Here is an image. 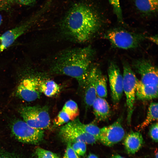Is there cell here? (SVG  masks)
<instances>
[{"mask_svg": "<svg viewBox=\"0 0 158 158\" xmlns=\"http://www.w3.org/2000/svg\"><path fill=\"white\" fill-rule=\"evenodd\" d=\"M2 22V17L1 15L0 14V28Z\"/></svg>", "mask_w": 158, "mask_h": 158, "instance_id": "cell-35", "label": "cell"}, {"mask_svg": "<svg viewBox=\"0 0 158 158\" xmlns=\"http://www.w3.org/2000/svg\"><path fill=\"white\" fill-rule=\"evenodd\" d=\"M158 118V106L157 102L151 103L148 107L146 118L137 128L142 129L146 127L152 122L157 121Z\"/></svg>", "mask_w": 158, "mask_h": 158, "instance_id": "cell-18", "label": "cell"}, {"mask_svg": "<svg viewBox=\"0 0 158 158\" xmlns=\"http://www.w3.org/2000/svg\"><path fill=\"white\" fill-rule=\"evenodd\" d=\"M8 5L6 0H0V11L5 10Z\"/></svg>", "mask_w": 158, "mask_h": 158, "instance_id": "cell-29", "label": "cell"}, {"mask_svg": "<svg viewBox=\"0 0 158 158\" xmlns=\"http://www.w3.org/2000/svg\"><path fill=\"white\" fill-rule=\"evenodd\" d=\"M100 26L99 19L97 15L88 6L79 3L72 6L62 23L65 33L80 42L90 39Z\"/></svg>", "mask_w": 158, "mask_h": 158, "instance_id": "cell-2", "label": "cell"}, {"mask_svg": "<svg viewBox=\"0 0 158 158\" xmlns=\"http://www.w3.org/2000/svg\"><path fill=\"white\" fill-rule=\"evenodd\" d=\"M133 67L140 75L142 83L146 85L158 86V68L149 60L144 59L135 60Z\"/></svg>", "mask_w": 158, "mask_h": 158, "instance_id": "cell-8", "label": "cell"}, {"mask_svg": "<svg viewBox=\"0 0 158 158\" xmlns=\"http://www.w3.org/2000/svg\"><path fill=\"white\" fill-rule=\"evenodd\" d=\"M155 156L156 158H158V152L157 151L155 153Z\"/></svg>", "mask_w": 158, "mask_h": 158, "instance_id": "cell-36", "label": "cell"}, {"mask_svg": "<svg viewBox=\"0 0 158 158\" xmlns=\"http://www.w3.org/2000/svg\"><path fill=\"white\" fill-rule=\"evenodd\" d=\"M143 143L142 134L139 132L132 131L126 136L124 145L127 152L134 154L141 147Z\"/></svg>", "mask_w": 158, "mask_h": 158, "instance_id": "cell-15", "label": "cell"}, {"mask_svg": "<svg viewBox=\"0 0 158 158\" xmlns=\"http://www.w3.org/2000/svg\"><path fill=\"white\" fill-rule=\"evenodd\" d=\"M92 106L96 121H104L108 119L111 111L110 106L105 98L97 97Z\"/></svg>", "mask_w": 158, "mask_h": 158, "instance_id": "cell-13", "label": "cell"}, {"mask_svg": "<svg viewBox=\"0 0 158 158\" xmlns=\"http://www.w3.org/2000/svg\"><path fill=\"white\" fill-rule=\"evenodd\" d=\"M0 158H18L17 157L8 154H0Z\"/></svg>", "mask_w": 158, "mask_h": 158, "instance_id": "cell-31", "label": "cell"}, {"mask_svg": "<svg viewBox=\"0 0 158 158\" xmlns=\"http://www.w3.org/2000/svg\"><path fill=\"white\" fill-rule=\"evenodd\" d=\"M20 112L23 120L32 127L43 130L51 125L48 109L46 106H25Z\"/></svg>", "mask_w": 158, "mask_h": 158, "instance_id": "cell-3", "label": "cell"}, {"mask_svg": "<svg viewBox=\"0 0 158 158\" xmlns=\"http://www.w3.org/2000/svg\"><path fill=\"white\" fill-rule=\"evenodd\" d=\"M123 89L126 98L127 121L128 124L130 125L134 110L136 86L139 80L127 62L123 63Z\"/></svg>", "mask_w": 158, "mask_h": 158, "instance_id": "cell-4", "label": "cell"}, {"mask_svg": "<svg viewBox=\"0 0 158 158\" xmlns=\"http://www.w3.org/2000/svg\"><path fill=\"white\" fill-rule=\"evenodd\" d=\"M63 158H80L73 150L70 143H67Z\"/></svg>", "mask_w": 158, "mask_h": 158, "instance_id": "cell-26", "label": "cell"}, {"mask_svg": "<svg viewBox=\"0 0 158 158\" xmlns=\"http://www.w3.org/2000/svg\"><path fill=\"white\" fill-rule=\"evenodd\" d=\"M147 39H149L150 41L154 43L157 44V36H153L147 37Z\"/></svg>", "mask_w": 158, "mask_h": 158, "instance_id": "cell-30", "label": "cell"}, {"mask_svg": "<svg viewBox=\"0 0 158 158\" xmlns=\"http://www.w3.org/2000/svg\"><path fill=\"white\" fill-rule=\"evenodd\" d=\"M122 118H118L111 124L100 128L99 140L104 145L111 147L121 141L125 135Z\"/></svg>", "mask_w": 158, "mask_h": 158, "instance_id": "cell-9", "label": "cell"}, {"mask_svg": "<svg viewBox=\"0 0 158 158\" xmlns=\"http://www.w3.org/2000/svg\"><path fill=\"white\" fill-rule=\"evenodd\" d=\"M35 152L38 158H60L56 154L40 147L36 148Z\"/></svg>", "mask_w": 158, "mask_h": 158, "instance_id": "cell-25", "label": "cell"}, {"mask_svg": "<svg viewBox=\"0 0 158 158\" xmlns=\"http://www.w3.org/2000/svg\"><path fill=\"white\" fill-rule=\"evenodd\" d=\"M71 144L72 148L78 156H83L85 155L86 151L85 143L82 141H78Z\"/></svg>", "mask_w": 158, "mask_h": 158, "instance_id": "cell-24", "label": "cell"}, {"mask_svg": "<svg viewBox=\"0 0 158 158\" xmlns=\"http://www.w3.org/2000/svg\"><path fill=\"white\" fill-rule=\"evenodd\" d=\"M109 85L112 101L114 104L118 103L123 92V75L116 63L111 62L108 69Z\"/></svg>", "mask_w": 158, "mask_h": 158, "instance_id": "cell-11", "label": "cell"}, {"mask_svg": "<svg viewBox=\"0 0 158 158\" xmlns=\"http://www.w3.org/2000/svg\"><path fill=\"white\" fill-rule=\"evenodd\" d=\"M112 6L114 13L118 21L121 23L123 22V15L119 0H108Z\"/></svg>", "mask_w": 158, "mask_h": 158, "instance_id": "cell-23", "label": "cell"}, {"mask_svg": "<svg viewBox=\"0 0 158 158\" xmlns=\"http://www.w3.org/2000/svg\"><path fill=\"white\" fill-rule=\"evenodd\" d=\"M94 53L90 46L65 51L55 59L50 71L74 78L83 87L92 67Z\"/></svg>", "mask_w": 158, "mask_h": 158, "instance_id": "cell-1", "label": "cell"}, {"mask_svg": "<svg viewBox=\"0 0 158 158\" xmlns=\"http://www.w3.org/2000/svg\"><path fill=\"white\" fill-rule=\"evenodd\" d=\"M137 9L145 14H152L157 11L158 0H134Z\"/></svg>", "mask_w": 158, "mask_h": 158, "instance_id": "cell-17", "label": "cell"}, {"mask_svg": "<svg viewBox=\"0 0 158 158\" xmlns=\"http://www.w3.org/2000/svg\"><path fill=\"white\" fill-rule=\"evenodd\" d=\"M99 69L97 67H92L83 87L84 90V101L86 109L91 107L97 97L96 83Z\"/></svg>", "mask_w": 158, "mask_h": 158, "instance_id": "cell-12", "label": "cell"}, {"mask_svg": "<svg viewBox=\"0 0 158 158\" xmlns=\"http://www.w3.org/2000/svg\"><path fill=\"white\" fill-rule=\"evenodd\" d=\"M6 1L8 5H9L12 4L14 1V0H6Z\"/></svg>", "mask_w": 158, "mask_h": 158, "instance_id": "cell-34", "label": "cell"}, {"mask_svg": "<svg viewBox=\"0 0 158 158\" xmlns=\"http://www.w3.org/2000/svg\"><path fill=\"white\" fill-rule=\"evenodd\" d=\"M11 130L17 139L27 143H38L43 140L44 135L43 130L32 127L23 120L14 121L12 125Z\"/></svg>", "mask_w": 158, "mask_h": 158, "instance_id": "cell-6", "label": "cell"}, {"mask_svg": "<svg viewBox=\"0 0 158 158\" xmlns=\"http://www.w3.org/2000/svg\"><path fill=\"white\" fill-rule=\"evenodd\" d=\"M158 90V86L145 85L138 80L136 86L135 96L139 100H151L157 98Z\"/></svg>", "mask_w": 158, "mask_h": 158, "instance_id": "cell-14", "label": "cell"}, {"mask_svg": "<svg viewBox=\"0 0 158 158\" xmlns=\"http://www.w3.org/2000/svg\"><path fill=\"white\" fill-rule=\"evenodd\" d=\"M59 135L61 139L67 143L82 141L92 145L98 140L95 136L85 132L80 128L75 119L61 127Z\"/></svg>", "mask_w": 158, "mask_h": 158, "instance_id": "cell-7", "label": "cell"}, {"mask_svg": "<svg viewBox=\"0 0 158 158\" xmlns=\"http://www.w3.org/2000/svg\"><path fill=\"white\" fill-rule=\"evenodd\" d=\"M40 78L29 76L23 79L18 85L16 94L21 99L28 102H31L39 99L41 92L39 82Z\"/></svg>", "mask_w": 158, "mask_h": 158, "instance_id": "cell-10", "label": "cell"}, {"mask_svg": "<svg viewBox=\"0 0 158 158\" xmlns=\"http://www.w3.org/2000/svg\"><path fill=\"white\" fill-rule=\"evenodd\" d=\"M87 158H98L96 155L92 154H90Z\"/></svg>", "mask_w": 158, "mask_h": 158, "instance_id": "cell-32", "label": "cell"}, {"mask_svg": "<svg viewBox=\"0 0 158 158\" xmlns=\"http://www.w3.org/2000/svg\"><path fill=\"white\" fill-rule=\"evenodd\" d=\"M39 88L41 93L49 97H52L58 94L60 92V86L53 80L40 78Z\"/></svg>", "mask_w": 158, "mask_h": 158, "instance_id": "cell-16", "label": "cell"}, {"mask_svg": "<svg viewBox=\"0 0 158 158\" xmlns=\"http://www.w3.org/2000/svg\"><path fill=\"white\" fill-rule=\"evenodd\" d=\"M110 158H124L118 154H114L112 155Z\"/></svg>", "mask_w": 158, "mask_h": 158, "instance_id": "cell-33", "label": "cell"}, {"mask_svg": "<svg viewBox=\"0 0 158 158\" xmlns=\"http://www.w3.org/2000/svg\"><path fill=\"white\" fill-rule=\"evenodd\" d=\"M107 80L106 77L99 69L96 83V90L97 97L105 98L107 96Z\"/></svg>", "mask_w": 158, "mask_h": 158, "instance_id": "cell-19", "label": "cell"}, {"mask_svg": "<svg viewBox=\"0 0 158 158\" xmlns=\"http://www.w3.org/2000/svg\"><path fill=\"white\" fill-rule=\"evenodd\" d=\"M35 0H14V1L20 4L29 5L33 3Z\"/></svg>", "mask_w": 158, "mask_h": 158, "instance_id": "cell-28", "label": "cell"}, {"mask_svg": "<svg viewBox=\"0 0 158 158\" xmlns=\"http://www.w3.org/2000/svg\"><path fill=\"white\" fill-rule=\"evenodd\" d=\"M62 110L67 114L71 121L77 118L79 115V110L77 104L72 100L67 101L64 104Z\"/></svg>", "mask_w": 158, "mask_h": 158, "instance_id": "cell-20", "label": "cell"}, {"mask_svg": "<svg viewBox=\"0 0 158 158\" xmlns=\"http://www.w3.org/2000/svg\"><path fill=\"white\" fill-rule=\"evenodd\" d=\"M158 123H152L150 126L149 133L151 138L155 142L158 141Z\"/></svg>", "mask_w": 158, "mask_h": 158, "instance_id": "cell-27", "label": "cell"}, {"mask_svg": "<svg viewBox=\"0 0 158 158\" xmlns=\"http://www.w3.org/2000/svg\"><path fill=\"white\" fill-rule=\"evenodd\" d=\"M70 120L68 115L62 109L53 121L54 126H59L68 123Z\"/></svg>", "mask_w": 158, "mask_h": 158, "instance_id": "cell-22", "label": "cell"}, {"mask_svg": "<svg viewBox=\"0 0 158 158\" xmlns=\"http://www.w3.org/2000/svg\"><path fill=\"white\" fill-rule=\"evenodd\" d=\"M104 37L114 47L124 49L138 47L145 38L142 35L119 29L109 30L105 35Z\"/></svg>", "mask_w": 158, "mask_h": 158, "instance_id": "cell-5", "label": "cell"}, {"mask_svg": "<svg viewBox=\"0 0 158 158\" xmlns=\"http://www.w3.org/2000/svg\"><path fill=\"white\" fill-rule=\"evenodd\" d=\"M75 120L78 126L85 132L95 136L98 140L100 132V128L93 123L85 124L82 123L78 118Z\"/></svg>", "mask_w": 158, "mask_h": 158, "instance_id": "cell-21", "label": "cell"}]
</instances>
